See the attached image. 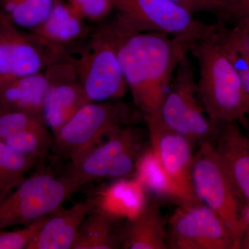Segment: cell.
Returning a JSON list of instances; mask_svg holds the SVG:
<instances>
[{"mask_svg": "<svg viewBox=\"0 0 249 249\" xmlns=\"http://www.w3.org/2000/svg\"><path fill=\"white\" fill-rule=\"evenodd\" d=\"M201 37L134 33L119 49V59L134 107L144 116L154 115L169 89L180 62L192 44Z\"/></svg>", "mask_w": 249, "mask_h": 249, "instance_id": "obj_1", "label": "cell"}, {"mask_svg": "<svg viewBox=\"0 0 249 249\" xmlns=\"http://www.w3.org/2000/svg\"><path fill=\"white\" fill-rule=\"evenodd\" d=\"M218 29L219 26L193 42L190 49L199 67V97L206 116L214 125L246 123L249 96L226 53Z\"/></svg>", "mask_w": 249, "mask_h": 249, "instance_id": "obj_2", "label": "cell"}, {"mask_svg": "<svg viewBox=\"0 0 249 249\" xmlns=\"http://www.w3.org/2000/svg\"><path fill=\"white\" fill-rule=\"evenodd\" d=\"M134 33L124 18L115 19L96 29L83 47L67 58L74 65L80 84L91 102L121 100L127 88L119 59L123 42Z\"/></svg>", "mask_w": 249, "mask_h": 249, "instance_id": "obj_3", "label": "cell"}, {"mask_svg": "<svg viewBox=\"0 0 249 249\" xmlns=\"http://www.w3.org/2000/svg\"><path fill=\"white\" fill-rule=\"evenodd\" d=\"M142 119L137 108L121 100L90 102L53 134L52 152L60 160L76 161L116 129Z\"/></svg>", "mask_w": 249, "mask_h": 249, "instance_id": "obj_4", "label": "cell"}, {"mask_svg": "<svg viewBox=\"0 0 249 249\" xmlns=\"http://www.w3.org/2000/svg\"><path fill=\"white\" fill-rule=\"evenodd\" d=\"M137 124L116 129L79 160L70 163L61 177L75 193L98 180L133 176L139 156L147 146L145 134Z\"/></svg>", "mask_w": 249, "mask_h": 249, "instance_id": "obj_5", "label": "cell"}, {"mask_svg": "<svg viewBox=\"0 0 249 249\" xmlns=\"http://www.w3.org/2000/svg\"><path fill=\"white\" fill-rule=\"evenodd\" d=\"M154 115L194 144L213 142L217 137L221 126L214 125L206 116L194 68L188 55L178 65L169 89Z\"/></svg>", "mask_w": 249, "mask_h": 249, "instance_id": "obj_6", "label": "cell"}, {"mask_svg": "<svg viewBox=\"0 0 249 249\" xmlns=\"http://www.w3.org/2000/svg\"><path fill=\"white\" fill-rule=\"evenodd\" d=\"M192 183L199 200L220 217L240 249L244 231L242 204L216 155L213 142L201 144L195 154Z\"/></svg>", "mask_w": 249, "mask_h": 249, "instance_id": "obj_7", "label": "cell"}, {"mask_svg": "<svg viewBox=\"0 0 249 249\" xmlns=\"http://www.w3.org/2000/svg\"><path fill=\"white\" fill-rule=\"evenodd\" d=\"M74 193L62 177L47 172L26 178L0 203V231L29 225L53 213Z\"/></svg>", "mask_w": 249, "mask_h": 249, "instance_id": "obj_8", "label": "cell"}, {"mask_svg": "<svg viewBox=\"0 0 249 249\" xmlns=\"http://www.w3.org/2000/svg\"><path fill=\"white\" fill-rule=\"evenodd\" d=\"M168 245L172 249H237L220 217L200 201L178 205L168 223Z\"/></svg>", "mask_w": 249, "mask_h": 249, "instance_id": "obj_9", "label": "cell"}, {"mask_svg": "<svg viewBox=\"0 0 249 249\" xmlns=\"http://www.w3.org/2000/svg\"><path fill=\"white\" fill-rule=\"evenodd\" d=\"M115 9L137 32L203 37L217 27L196 20L170 0H115Z\"/></svg>", "mask_w": 249, "mask_h": 249, "instance_id": "obj_10", "label": "cell"}, {"mask_svg": "<svg viewBox=\"0 0 249 249\" xmlns=\"http://www.w3.org/2000/svg\"><path fill=\"white\" fill-rule=\"evenodd\" d=\"M58 57L55 47L0 18V83L45 71Z\"/></svg>", "mask_w": 249, "mask_h": 249, "instance_id": "obj_11", "label": "cell"}, {"mask_svg": "<svg viewBox=\"0 0 249 249\" xmlns=\"http://www.w3.org/2000/svg\"><path fill=\"white\" fill-rule=\"evenodd\" d=\"M45 71L50 85L42 101L40 114L44 124L53 134L91 101L80 84L74 65L68 59L52 64Z\"/></svg>", "mask_w": 249, "mask_h": 249, "instance_id": "obj_12", "label": "cell"}, {"mask_svg": "<svg viewBox=\"0 0 249 249\" xmlns=\"http://www.w3.org/2000/svg\"><path fill=\"white\" fill-rule=\"evenodd\" d=\"M143 120L147 124L150 145L164 169L188 196L199 200L192 183L195 144L167 127L155 115L144 116Z\"/></svg>", "mask_w": 249, "mask_h": 249, "instance_id": "obj_13", "label": "cell"}, {"mask_svg": "<svg viewBox=\"0 0 249 249\" xmlns=\"http://www.w3.org/2000/svg\"><path fill=\"white\" fill-rule=\"evenodd\" d=\"M89 213L114 224L133 220L147 204V193L134 176L116 178L93 191L88 200Z\"/></svg>", "mask_w": 249, "mask_h": 249, "instance_id": "obj_14", "label": "cell"}, {"mask_svg": "<svg viewBox=\"0 0 249 249\" xmlns=\"http://www.w3.org/2000/svg\"><path fill=\"white\" fill-rule=\"evenodd\" d=\"M213 143L217 155L237 197L249 204V133L238 123L221 126Z\"/></svg>", "mask_w": 249, "mask_h": 249, "instance_id": "obj_15", "label": "cell"}, {"mask_svg": "<svg viewBox=\"0 0 249 249\" xmlns=\"http://www.w3.org/2000/svg\"><path fill=\"white\" fill-rule=\"evenodd\" d=\"M89 211L86 200L49 214L27 249H71L77 231Z\"/></svg>", "mask_w": 249, "mask_h": 249, "instance_id": "obj_16", "label": "cell"}, {"mask_svg": "<svg viewBox=\"0 0 249 249\" xmlns=\"http://www.w3.org/2000/svg\"><path fill=\"white\" fill-rule=\"evenodd\" d=\"M30 32L49 45L65 51L77 46L89 35L85 19L68 3L65 4L61 0L57 2L45 22Z\"/></svg>", "mask_w": 249, "mask_h": 249, "instance_id": "obj_17", "label": "cell"}, {"mask_svg": "<svg viewBox=\"0 0 249 249\" xmlns=\"http://www.w3.org/2000/svg\"><path fill=\"white\" fill-rule=\"evenodd\" d=\"M133 176L142 183L147 195L150 193L157 199L178 205L199 201L188 196L174 181L157 158L150 144L139 156Z\"/></svg>", "mask_w": 249, "mask_h": 249, "instance_id": "obj_18", "label": "cell"}, {"mask_svg": "<svg viewBox=\"0 0 249 249\" xmlns=\"http://www.w3.org/2000/svg\"><path fill=\"white\" fill-rule=\"evenodd\" d=\"M121 248L168 249V231L160 204L147 203L138 217L120 231Z\"/></svg>", "mask_w": 249, "mask_h": 249, "instance_id": "obj_19", "label": "cell"}, {"mask_svg": "<svg viewBox=\"0 0 249 249\" xmlns=\"http://www.w3.org/2000/svg\"><path fill=\"white\" fill-rule=\"evenodd\" d=\"M50 80L47 71L16 77L0 83V109L40 114Z\"/></svg>", "mask_w": 249, "mask_h": 249, "instance_id": "obj_20", "label": "cell"}, {"mask_svg": "<svg viewBox=\"0 0 249 249\" xmlns=\"http://www.w3.org/2000/svg\"><path fill=\"white\" fill-rule=\"evenodd\" d=\"M103 216L89 213L77 231L71 249L121 248L120 231Z\"/></svg>", "mask_w": 249, "mask_h": 249, "instance_id": "obj_21", "label": "cell"}, {"mask_svg": "<svg viewBox=\"0 0 249 249\" xmlns=\"http://www.w3.org/2000/svg\"><path fill=\"white\" fill-rule=\"evenodd\" d=\"M37 160L18 153L0 141V203L25 179Z\"/></svg>", "mask_w": 249, "mask_h": 249, "instance_id": "obj_22", "label": "cell"}, {"mask_svg": "<svg viewBox=\"0 0 249 249\" xmlns=\"http://www.w3.org/2000/svg\"><path fill=\"white\" fill-rule=\"evenodd\" d=\"M4 142L18 153L38 160L52 150L53 134L42 125L18 132Z\"/></svg>", "mask_w": 249, "mask_h": 249, "instance_id": "obj_23", "label": "cell"}, {"mask_svg": "<svg viewBox=\"0 0 249 249\" xmlns=\"http://www.w3.org/2000/svg\"><path fill=\"white\" fill-rule=\"evenodd\" d=\"M219 38L228 56L249 96V47L245 37L237 27L226 29L219 26Z\"/></svg>", "mask_w": 249, "mask_h": 249, "instance_id": "obj_24", "label": "cell"}, {"mask_svg": "<svg viewBox=\"0 0 249 249\" xmlns=\"http://www.w3.org/2000/svg\"><path fill=\"white\" fill-rule=\"evenodd\" d=\"M59 0H23L6 19L19 29L34 30L49 17Z\"/></svg>", "mask_w": 249, "mask_h": 249, "instance_id": "obj_25", "label": "cell"}, {"mask_svg": "<svg viewBox=\"0 0 249 249\" xmlns=\"http://www.w3.org/2000/svg\"><path fill=\"white\" fill-rule=\"evenodd\" d=\"M42 125L45 124L40 114L22 110L0 109V141L2 142L18 132Z\"/></svg>", "mask_w": 249, "mask_h": 249, "instance_id": "obj_26", "label": "cell"}, {"mask_svg": "<svg viewBox=\"0 0 249 249\" xmlns=\"http://www.w3.org/2000/svg\"><path fill=\"white\" fill-rule=\"evenodd\" d=\"M68 4L85 20L99 22L115 9V0H69Z\"/></svg>", "mask_w": 249, "mask_h": 249, "instance_id": "obj_27", "label": "cell"}, {"mask_svg": "<svg viewBox=\"0 0 249 249\" xmlns=\"http://www.w3.org/2000/svg\"><path fill=\"white\" fill-rule=\"evenodd\" d=\"M41 218L19 230L13 231H0V249H27L37 231L45 222L46 218Z\"/></svg>", "mask_w": 249, "mask_h": 249, "instance_id": "obj_28", "label": "cell"}, {"mask_svg": "<svg viewBox=\"0 0 249 249\" xmlns=\"http://www.w3.org/2000/svg\"><path fill=\"white\" fill-rule=\"evenodd\" d=\"M223 6L220 18L231 20L234 27L249 26V0H222Z\"/></svg>", "mask_w": 249, "mask_h": 249, "instance_id": "obj_29", "label": "cell"}, {"mask_svg": "<svg viewBox=\"0 0 249 249\" xmlns=\"http://www.w3.org/2000/svg\"><path fill=\"white\" fill-rule=\"evenodd\" d=\"M189 11L192 14L210 13L219 16L222 10V0H170Z\"/></svg>", "mask_w": 249, "mask_h": 249, "instance_id": "obj_30", "label": "cell"}, {"mask_svg": "<svg viewBox=\"0 0 249 249\" xmlns=\"http://www.w3.org/2000/svg\"><path fill=\"white\" fill-rule=\"evenodd\" d=\"M242 216L244 231L240 240V249H249V204H242Z\"/></svg>", "mask_w": 249, "mask_h": 249, "instance_id": "obj_31", "label": "cell"}, {"mask_svg": "<svg viewBox=\"0 0 249 249\" xmlns=\"http://www.w3.org/2000/svg\"><path fill=\"white\" fill-rule=\"evenodd\" d=\"M23 0H0V17H8L11 11Z\"/></svg>", "mask_w": 249, "mask_h": 249, "instance_id": "obj_32", "label": "cell"}, {"mask_svg": "<svg viewBox=\"0 0 249 249\" xmlns=\"http://www.w3.org/2000/svg\"><path fill=\"white\" fill-rule=\"evenodd\" d=\"M237 27V29H239V30L241 31V33H242L244 37H245L246 42L248 44L249 47V27Z\"/></svg>", "mask_w": 249, "mask_h": 249, "instance_id": "obj_33", "label": "cell"}, {"mask_svg": "<svg viewBox=\"0 0 249 249\" xmlns=\"http://www.w3.org/2000/svg\"><path fill=\"white\" fill-rule=\"evenodd\" d=\"M245 124H247V127H248L249 130V114L248 116H247V121H246Z\"/></svg>", "mask_w": 249, "mask_h": 249, "instance_id": "obj_34", "label": "cell"}]
</instances>
